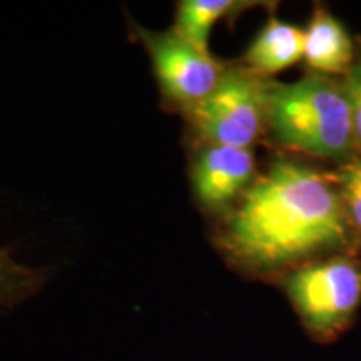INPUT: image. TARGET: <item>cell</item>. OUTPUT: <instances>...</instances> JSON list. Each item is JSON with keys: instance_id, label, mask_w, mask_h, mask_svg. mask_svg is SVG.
Wrapping results in <instances>:
<instances>
[{"instance_id": "obj_1", "label": "cell", "mask_w": 361, "mask_h": 361, "mask_svg": "<svg viewBox=\"0 0 361 361\" xmlns=\"http://www.w3.org/2000/svg\"><path fill=\"white\" fill-rule=\"evenodd\" d=\"M351 226L331 179L278 161L243 194L223 231L228 252L255 271H276L350 245Z\"/></svg>"}, {"instance_id": "obj_2", "label": "cell", "mask_w": 361, "mask_h": 361, "mask_svg": "<svg viewBox=\"0 0 361 361\" xmlns=\"http://www.w3.org/2000/svg\"><path fill=\"white\" fill-rule=\"evenodd\" d=\"M266 121L274 139L295 151L346 162L355 146L348 99L324 75L268 85Z\"/></svg>"}, {"instance_id": "obj_3", "label": "cell", "mask_w": 361, "mask_h": 361, "mask_svg": "<svg viewBox=\"0 0 361 361\" xmlns=\"http://www.w3.org/2000/svg\"><path fill=\"white\" fill-rule=\"evenodd\" d=\"M283 288L308 335L333 343L353 324L361 306V266L341 256L308 263L291 271Z\"/></svg>"}, {"instance_id": "obj_4", "label": "cell", "mask_w": 361, "mask_h": 361, "mask_svg": "<svg viewBox=\"0 0 361 361\" xmlns=\"http://www.w3.org/2000/svg\"><path fill=\"white\" fill-rule=\"evenodd\" d=\"M268 85L245 71H226L216 89L189 107L192 124L211 144L251 147L266 121Z\"/></svg>"}, {"instance_id": "obj_5", "label": "cell", "mask_w": 361, "mask_h": 361, "mask_svg": "<svg viewBox=\"0 0 361 361\" xmlns=\"http://www.w3.org/2000/svg\"><path fill=\"white\" fill-rule=\"evenodd\" d=\"M161 89L169 99L192 107L219 84L224 69L211 52L188 42L179 34L139 29Z\"/></svg>"}, {"instance_id": "obj_6", "label": "cell", "mask_w": 361, "mask_h": 361, "mask_svg": "<svg viewBox=\"0 0 361 361\" xmlns=\"http://www.w3.org/2000/svg\"><path fill=\"white\" fill-rule=\"evenodd\" d=\"M255 168L251 147L209 144L194 162V194L207 207L229 204L251 186Z\"/></svg>"}, {"instance_id": "obj_7", "label": "cell", "mask_w": 361, "mask_h": 361, "mask_svg": "<svg viewBox=\"0 0 361 361\" xmlns=\"http://www.w3.org/2000/svg\"><path fill=\"white\" fill-rule=\"evenodd\" d=\"M305 59L322 74H346L355 62L350 35L323 8H316L305 30Z\"/></svg>"}, {"instance_id": "obj_8", "label": "cell", "mask_w": 361, "mask_h": 361, "mask_svg": "<svg viewBox=\"0 0 361 361\" xmlns=\"http://www.w3.org/2000/svg\"><path fill=\"white\" fill-rule=\"evenodd\" d=\"M305 57V30L279 19L268 20L246 52V64L259 75L278 74Z\"/></svg>"}, {"instance_id": "obj_9", "label": "cell", "mask_w": 361, "mask_h": 361, "mask_svg": "<svg viewBox=\"0 0 361 361\" xmlns=\"http://www.w3.org/2000/svg\"><path fill=\"white\" fill-rule=\"evenodd\" d=\"M247 4L233 0H183L178 4L174 32L201 51L209 52V37L214 24Z\"/></svg>"}, {"instance_id": "obj_10", "label": "cell", "mask_w": 361, "mask_h": 361, "mask_svg": "<svg viewBox=\"0 0 361 361\" xmlns=\"http://www.w3.org/2000/svg\"><path fill=\"white\" fill-rule=\"evenodd\" d=\"M44 283L42 271L20 263L11 250L0 247V314L37 295Z\"/></svg>"}, {"instance_id": "obj_11", "label": "cell", "mask_w": 361, "mask_h": 361, "mask_svg": "<svg viewBox=\"0 0 361 361\" xmlns=\"http://www.w3.org/2000/svg\"><path fill=\"white\" fill-rule=\"evenodd\" d=\"M335 184L351 226L361 231V157H350L343 162Z\"/></svg>"}, {"instance_id": "obj_12", "label": "cell", "mask_w": 361, "mask_h": 361, "mask_svg": "<svg viewBox=\"0 0 361 361\" xmlns=\"http://www.w3.org/2000/svg\"><path fill=\"white\" fill-rule=\"evenodd\" d=\"M341 87L350 104L355 137L361 144V59L353 62V66L346 72L345 82L341 84Z\"/></svg>"}]
</instances>
